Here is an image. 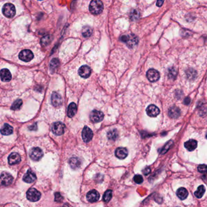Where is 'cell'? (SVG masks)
Masks as SVG:
<instances>
[{
	"instance_id": "obj_1",
	"label": "cell",
	"mask_w": 207,
	"mask_h": 207,
	"mask_svg": "<svg viewBox=\"0 0 207 207\" xmlns=\"http://www.w3.org/2000/svg\"><path fill=\"white\" fill-rule=\"evenodd\" d=\"M89 9L91 14L96 15H99L103 10V5L99 0H94L91 2Z\"/></svg>"
},
{
	"instance_id": "obj_2",
	"label": "cell",
	"mask_w": 207,
	"mask_h": 207,
	"mask_svg": "<svg viewBox=\"0 0 207 207\" xmlns=\"http://www.w3.org/2000/svg\"><path fill=\"white\" fill-rule=\"evenodd\" d=\"M121 40L127 44L128 46L130 48H134L139 42V39L137 36L134 34L129 35H123L121 37Z\"/></svg>"
},
{
	"instance_id": "obj_3",
	"label": "cell",
	"mask_w": 207,
	"mask_h": 207,
	"mask_svg": "<svg viewBox=\"0 0 207 207\" xmlns=\"http://www.w3.org/2000/svg\"><path fill=\"white\" fill-rule=\"evenodd\" d=\"M16 13L15 6L11 3H6L3 8V14L8 18H13Z\"/></svg>"
},
{
	"instance_id": "obj_4",
	"label": "cell",
	"mask_w": 207,
	"mask_h": 207,
	"mask_svg": "<svg viewBox=\"0 0 207 207\" xmlns=\"http://www.w3.org/2000/svg\"><path fill=\"white\" fill-rule=\"evenodd\" d=\"M41 197V193L35 188H30L27 192V198L30 202H37Z\"/></svg>"
},
{
	"instance_id": "obj_5",
	"label": "cell",
	"mask_w": 207,
	"mask_h": 207,
	"mask_svg": "<svg viewBox=\"0 0 207 207\" xmlns=\"http://www.w3.org/2000/svg\"><path fill=\"white\" fill-rule=\"evenodd\" d=\"M65 129V125L61 122L57 121L53 124L52 127V131L53 133L57 136H61L64 134Z\"/></svg>"
},
{
	"instance_id": "obj_6",
	"label": "cell",
	"mask_w": 207,
	"mask_h": 207,
	"mask_svg": "<svg viewBox=\"0 0 207 207\" xmlns=\"http://www.w3.org/2000/svg\"><path fill=\"white\" fill-rule=\"evenodd\" d=\"M29 156L32 160L34 161H38L43 156V152L38 147L34 148L30 151Z\"/></svg>"
},
{
	"instance_id": "obj_7",
	"label": "cell",
	"mask_w": 207,
	"mask_h": 207,
	"mask_svg": "<svg viewBox=\"0 0 207 207\" xmlns=\"http://www.w3.org/2000/svg\"><path fill=\"white\" fill-rule=\"evenodd\" d=\"M19 58L24 62H29L33 58V54L30 50L24 49L20 52Z\"/></svg>"
},
{
	"instance_id": "obj_8",
	"label": "cell",
	"mask_w": 207,
	"mask_h": 207,
	"mask_svg": "<svg viewBox=\"0 0 207 207\" xmlns=\"http://www.w3.org/2000/svg\"><path fill=\"white\" fill-rule=\"evenodd\" d=\"M104 118L103 113L98 110H94L90 114V120L93 123H99L103 120Z\"/></svg>"
},
{
	"instance_id": "obj_9",
	"label": "cell",
	"mask_w": 207,
	"mask_h": 207,
	"mask_svg": "<svg viewBox=\"0 0 207 207\" xmlns=\"http://www.w3.org/2000/svg\"><path fill=\"white\" fill-rule=\"evenodd\" d=\"M82 139L83 141L86 143L89 142L93 137V131L88 127H85L82 131Z\"/></svg>"
},
{
	"instance_id": "obj_10",
	"label": "cell",
	"mask_w": 207,
	"mask_h": 207,
	"mask_svg": "<svg viewBox=\"0 0 207 207\" xmlns=\"http://www.w3.org/2000/svg\"><path fill=\"white\" fill-rule=\"evenodd\" d=\"M160 73L154 69H150L147 71L146 77L151 82H155L160 78Z\"/></svg>"
},
{
	"instance_id": "obj_11",
	"label": "cell",
	"mask_w": 207,
	"mask_h": 207,
	"mask_svg": "<svg viewBox=\"0 0 207 207\" xmlns=\"http://www.w3.org/2000/svg\"><path fill=\"white\" fill-rule=\"evenodd\" d=\"M14 178L10 174L3 172L1 174V183L2 185L8 186L12 184Z\"/></svg>"
},
{
	"instance_id": "obj_12",
	"label": "cell",
	"mask_w": 207,
	"mask_h": 207,
	"mask_svg": "<svg viewBox=\"0 0 207 207\" xmlns=\"http://www.w3.org/2000/svg\"><path fill=\"white\" fill-rule=\"evenodd\" d=\"M51 102L54 106L60 107L63 103V99L61 96L56 92L53 93L51 96Z\"/></svg>"
},
{
	"instance_id": "obj_13",
	"label": "cell",
	"mask_w": 207,
	"mask_h": 207,
	"mask_svg": "<svg viewBox=\"0 0 207 207\" xmlns=\"http://www.w3.org/2000/svg\"><path fill=\"white\" fill-rule=\"evenodd\" d=\"M78 74L80 77L83 78H88L91 74V69L90 67L87 65L81 66L78 69Z\"/></svg>"
},
{
	"instance_id": "obj_14",
	"label": "cell",
	"mask_w": 207,
	"mask_h": 207,
	"mask_svg": "<svg viewBox=\"0 0 207 207\" xmlns=\"http://www.w3.org/2000/svg\"><path fill=\"white\" fill-rule=\"evenodd\" d=\"M148 115L151 117H155L160 114V109L154 105H151L146 109Z\"/></svg>"
},
{
	"instance_id": "obj_15",
	"label": "cell",
	"mask_w": 207,
	"mask_h": 207,
	"mask_svg": "<svg viewBox=\"0 0 207 207\" xmlns=\"http://www.w3.org/2000/svg\"><path fill=\"white\" fill-rule=\"evenodd\" d=\"M100 196L99 193L95 190L90 191L87 194V199L90 202H96L98 201L100 199Z\"/></svg>"
},
{
	"instance_id": "obj_16",
	"label": "cell",
	"mask_w": 207,
	"mask_h": 207,
	"mask_svg": "<svg viewBox=\"0 0 207 207\" xmlns=\"http://www.w3.org/2000/svg\"><path fill=\"white\" fill-rule=\"evenodd\" d=\"M36 179V176L33 171L29 170L24 174L23 177V180L26 183H32Z\"/></svg>"
},
{
	"instance_id": "obj_17",
	"label": "cell",
	"mask_w": 207,
	"mask_h": 207,
	"mask_svg": "<svg viewBox=\"0 0 207 207\" xmlns=\"http://www.w3.org/2000/svg\"><path fill=\"white\" fill-rule=\"evenodd\" d=\"M21 162V157L18 153H12L8 158V162L9 165H14Z\"/></svg>"
},
{
	"instance_id": "obj_18",
	"label": "cell",
	"mask_w": 207,
	"mask_h": 207,
	"mask_svg": "<svg viewBox=\"0 0 207 207\" xmlns=\"http://www.w3.org/2000/svg\"><path fill=\"white\" fill-rule=\"evenodd\" d=\"M128 150L125 148H118L115 150V156L120 159H124L128 156Z\"/></svg>"
},
{
	"instance_id": "obj_19",
	"label": "cell",
	"mask_w": 207,
	"mask_h": 207,
	"mask_svg": "<svg viewBox=\"0 0 207 207\" xmlns=\"http://www.w3.org/2000/svg\"><path fill=\"white\" fill-rule=\"evenodd\" d=\"M12 78V75L8 69H2L1 70V79L3 81L8 82Z\"/></svg>"
},
{
	"instance_id": "obj_20",
	"label": "cell",
	"mask_w": 207,
	"mask_h": 207,
	"mask_svg": "<svg viewBox=\"0 0 207 207\" xmlns=\"http://www.w3.org/2000/svg\"><path fill=\"white\" fill-rule=\"evenodd\" d=\"M168 115L171 118H176L180 116V110L178 107L174 106L170 108L168 111Z\"/></svg>"
},
{
	"instance_id": "obj_21",
	"label": "cell",
	"mask_w": 207,
	"mask_h": 207,
	"mask_svg": "<svg viewBox=\"0 0 207 207\" xmlns=\"http://www.w3.org/2000/svg\"><path fill=\"white\" fill-rule=\"evenodd\" d=\"M77 106L75 103H71L69 104L67 108V115L69 117H73L77 113Z\"/></svg>"
},
{
	"instance_id": "obj_22",
	"label": "cell",
	"mask_w": 207,
	"mask_h": 207,
	"mask_svg": "<svg viewBox=\"0 0 207 207\" xmlns=\"http://www.w3.org/2000/svg\"><path fill=\"white\" fill-rule=\"evenodd\" d=\"M184 146L187 149V150H188L189 151H194L197 148V142L195 140L191 139L186 142L184 144Z\"/></svg>"
},
{
	"instance_id": "obj_23",
	"label": "cell",
	"mask_w": 207,
	"mask_h": 207,
	"mask_svg": "<svg viewBox=\"0 0 207 207\" xmlns=\"http://www.w3.org/2000/svg\"><path fill=\"white\" fill-rule=\"evenodd\" d=\"M69 165H70L71 167L74 170L78 169V168H80V165H81V161L77 157L71 158L69 159Z\"/></svg>"
},
{
	"instance_id": "obj_24",
	"label": "cell",
	"mask_w": 207,
	"mask_h": 207,
	"mask_svg": "<svg viewBox=\"0 0 207 207\" xmlns=\"http://www.w3.org/2000/svg\"><path fill=\"white\" fill-rule=\"evenodd\" d=\"M1 133L3 135L5 136L11 135L13 133V128L11 125H9V124L5 123L2 128Z\"/></svg>"
},
{
	"instance_id": "obj_25",
	"label": "cell",
	"mask_w": 207,
	"mask_h": 207,
	"mask_svg": "<svg viewBox=\"0 0 207 207\" xmlns=\"http://www.w3.org/2000/svg\"><path fill=\"white\" fill-rule=\"evenodd\" d=\"M177 196L180 200H185L188 196V192L185 188H180L177 191Z\"/></svg>"
},
{
	"instance_id": "obj_26",
	"label": "cell",
	"mask_w": 207,
	"mask_h": 207,
	"mask_svg": "<svg viewBox=\"0 0 207 207\" xmlns=\"http://www.w3.org/2000/svg\"><path fill=\"white\" fill-rule=\"evenodd\" d=\"M205 192V187L203 185H200L198 187L197 190L195 191L194 195H195V196L196 197L200 199V198H201L203 196Z\"/></svg>"
},
{
	"instance_id": "obj_27",
	"label": "cell",
	"mask_w": 207,
	"mask_h": 207,
	"mask_svg": "<svg viewBox=\"0 0 207 207\" xmlns=\"http://www.w3.org/2000/svg\"><path fill=\"white\" fill-rule=\"evenodd\" d=\"M93 33V30L89 26H85L82 30V35L84 37H89Z\"/></svg>"
},
{
	"instance_id": "obj_28",
	"label": "cell",
	"mask_w": 207,
	"mask_h": 207,
	"mask_svg": "<svg viewBox=\"0 0 207 207\" xmlns=\"http://www.w3.org/2000/svg\"><path fill=\"white\" fill-rule=\"evenodd\" d=\"M108 137L109 140H116L117 138L118 137V133L117 130H113L109 131L108 133Z\"/></svg>"
},
{
	"instance_id": "obj_29",
	"label": "cell",
	"mask_w": 207,
	"mask_h": 207,
	"mask_svg": "<svg viewBox=\"0 0 207 207\" xmlns=\"http://www.w3.org/2000/svg\"><path fill=\"white\" fill-rule=\"evenodd\" d=\"M59 66V60L57 58H54L52 60L50 63V68L52 71H55V70Z\"/></svg>"
},
{
	"instance_id": "obj_30",
	"label": "cell",
	"mask_w": 207,
	"mask_h": 207,
	"mask_svg": "<svg viewBox=\"0 0 207 207\" xmlns=\"http://www.w3.org/2000/svg\"><path fill=\"white\" fill-rule=\"evenodd\" d=\"M112 191L111 190H107L104 195H103V200L105 202H108L110 201V200L112 199Z\"/></svg>"
},
{
	"instance_id": "obj_31",
	"label": "cell",
	"mask_w": 207,
	"mask_h": 207,
	"mask_svg": "<svg viewBox=\"0 0 207 207\" xmlns=\"http://www.w3.org/2000/svg\"><path fill=\"white\" fill-rule=\"evenodd\" d=\"M22 104H23V101L20 99H18L14 102V103L12 105L11 109L13 110L19 109L20 108V107L21 106Z\"/></svg>"
},
{
	"instance_id": "obj_32",
	"label": "cell",
	"mask_w": 207,
	"mask_h": 207,
	"mask_svg": "<svg viewBox=\"0 0 207 207\" xmlns=\"http://www.w3.org/2000/svg\"><path fill=\"white\" fill-rule=\"evenodd\" d=\"M173 144V141H172V140H170L168 142H167V144L163 146V148L162 149V151H160V153L161 154H165V153H166L169 150V149L171 148V146H172Z\"/></svg>"
},
{
	"instance_id": "obj_33",
	"label": "cell",
	"mask_w": 207,
	"mask_h": 207,
	"mask_svg": "<svg viewBox=\"0 0 207 207\" xmlns=\"http://www.w3.org/2000/svg\"><path fill=\"white\" fill-rule=\"evenodd\" d=\"M51 40H52L51 36L50 35H46V36L42 38L41 42V44H42L43 45L46 46L50 43Z\"/></svg>"
},
{
	"instance_id": "obj_34",
	"label": "cell",
	"mask_w": 207,
	"mask_h": 207,
	"mask_svg": "<svg viewBox=\"0 0 207 207\" xmlns=\"http://www.w3.org/2000/svg\"><path fill=\"white\" fill-rule=\"evenodd\" d=\"M130 17L132 20H137L139 18V13L136 10H133L130 14Z\"/></svg>"
},
{
	"instance_id": "obj_35",
	"label": "cell",
	"mask_w": 207,
	"mask_h": 207,
	"mask_svg": "<svg viewBox=\"0 0 207 207\" xmlns=\"http://www.w3.org/2000/svg\"><path fill=\"white\" fill-rule=\"evenodd\" d=\"M198 171L203 174H207V165H200L198 167Z\"/></svg>"
},
{
	"instance_id": "obj_36",
	"label": "cell",
	"mask_w": 207,
	"mask_h": 207,
	"mask_svg": "<svg viewBox=\"0 0 207 207\" xmlns=\"http://www.w3.org/2000/svg\"><path fill=\"white\" fill-rule=\"evenodd\" d=\"M134 182L137 183V184H140L142 183L143 182V177L141 176V175H139V174H137V175H136L134 177Z\"/></svg>"
},
{
	"instance_id": "obj_37",
	"label": "cell",
	"mask_w": 207,
	"mask_h": 207,
	"mask_svg": "<svg viewBox=\"0 0 207 207\" xmlns=\"http://www.w3.org/2000/svg\"><path fill=\"white\" fill-rule=\"evenodd\" d=\"M176 75H177V73H176V71L173 67L171 69H170L169 71V74H168V75L169 77L171 78H175L176 77Z\"/></svg>"
},
{
	"instance_id": "obj_38",
	"label": "cell",
	"mask_w": 207,
	"mask_h": 207,
	"mask_svg": "<svg viewBox=\"0 0 207 207\" xmlns=\"http://www.w3.org/2000/svg\"><path fill=\"white\" fill-rule=\"evenodd\" d=\"M55 201L60 202V201H61L63 200V197L61 196L60 193H56L55 194Z\"/></svg>"
},
{
	"instance_id": "obj_39",
	"label": "cell",
	"mask_w": 207,
	"mask_h": 207,
	"mask_svg": "<svg viewBox=\"0 0 207 207\" xmlns=\"http://www.w3.org/2000/svg\"><path fill=\"white\" fill-rule=\"evenodd\" d=\"M142 172H143V173L145 175H148V174H149L150 172H151V168H150V167H147L145 168L142 170Z\"/></svg>"
},
{
	"instance_id": "obj_40",
	"label": "cell",
	"mask_w": 207,
	"mask_h": 207,
	"mask_svg": "<svg viewBox=\"0 0 207 207\" xmlns=\"http://www.w3.org/2000/svg\"><path fill=\"white\" fill-rule=\"evenodd\" d=\"M190 99L189 98V97H187V98H186L185 99V100H184V103L185 104V105H189L190 104Z\"/></svg>"
},
{
	"instance_id": "obj_41",
	"label": "cell",
	"mask_w": 207,
	"mask_h": 207,
	"mask_svg": "<svg viewBox=\"0 0 207 207\" xmlns=\"http://www.w3.org/2000/svg\"><path fill=\"white\" fill-rule=\"evenodd\" d=\"M163 1H158V2H157V6L158 7H161L162 5H163Z\"/></svg>"
},
{
	"instance_id": "obj_42",
	"label": "cell",
	"mask_w": 207,
	"mask_h": 207,
	"mask_svg": "<svg viewBox=\"0 0 207 207\" xmlns=\"http://www.w3.org/2000/svg\"><path fill=\"white\" fill-rule=\"evenodd\" d=\"M63 207H69V206L67 204H65V205H64V206Z\"/></svg>"
},
{
	"instance_id": "obj_43",
	"label": "cell",
	"mask_w": 207,
	"mask_h": 207,
	"mask_svg": "<svg viewBox=\"0 0 207 207\" xmlns=\"http://www.w3.org/2000/svg\"><path fill=\"white\" fill-rule=\"evenodd\" d=\"M206 139H207V134H206Z\"/></svg>"
}]
</instances>
